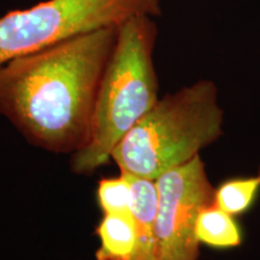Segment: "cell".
Returning <instances> with one entry per match:
<instances>
[{"instance_id":"4","label":"cell","mask_w":260,"mask_h":260,"mask_svg":"<svg viewBox=\"0 0 260 260\" xmlns=\"http://www.w3.org/2000/svg\"><path fill=\"white\" fill-rule=\"evenodd\" d=\"M159 17V0H44L0 17V68L52 45L130 17Z\"/></svg>"},{"instance_id":"3","label":"cell","mask_w":260,"mask_h":260,"mask_svg":"<svg viewBox=\"0 0 260 260\" xmlns=\"http://www.w3.org/2000/svg\"><path fill=\"white\" fill-rule=\"evenodd\" d=\"M217 98L210 80L167 94L117 144L111 159L123 174L153 181L187 164L222 135Z\"/></svg>"},{"instance_id":"6","label":"cell","mask_w":260,"mask_h":260,"mask_svg":"<svg viewBox=\"0 0 260 260\" xmlns=\"http://www.w3.org/2000/svg\"><path fill=\"white\" fill-rule=\"evenodd\" d=\"M123 174V172H122ZM132 187V213L136 225V248L132 260H158L155 217L158 188L153 180L124 174Z\"/></svg>"},{"instance_id":"7","label":"cell","mask_w":260,"mask_h":260,"mask_svg":"<svg viewBox=\"0 0 260 260\" xmlns=\"http://www.w3.org/2000/svg\"><path fill=\"white\" fill-rule=\"evenodd\" d=\"M100 246L96 260H132L136 248V225L133 213L104 214L95 230Z\"/></svg>"},{"instance_id":"9","label":"cell","mask_w":260,"mask_h":260,"mask_svg":"<svg viewBox=\"0 0 260 260\" xmlns=\"http://www.w3.org/2000/svg\"><path fill=\"white\" fill-rule=\"evenodd\" d=\"M260 190V171L252 177L230 178L214 189L213 203L232 216L247 212Z\"/></svg>"},{"instance_id":"1","label":"cell","mask_w":260,"mask_h":260,"mask_svg":"<svg viewBox=\"0 0 260 260\" xmlns=\"http://www.w3.org/2000/svg\"><path fill=\"white\" fill-rule=\"evenodd\" d=\"M117 32L96 29L9 61L0 68V115L35 147L82 149Z\"/></svg>"},{"instance_id":"2","label":"cell","mask_w":260,"mask_h":260,"mask_svg":"<svg viewBox=\"0 0 260 260\" xmlns=\"http://www.w3.org/2000/svg\"><path fill=\"white\" fill-rule=\"evenodd\" d=\"M157 38L152 16H134L118 25L98 93L89 141L71 154L75 174L90 175L107 164L117 144L160 99L153 61Z\"/></svg>"},{"instance_id":"10","label":"cell","mask_w":260,"mask_h":260,"mask_svg":"<svg viewBox=\"0 0 260 260\" xmlns=\"http://www.w3.org/2000/svg\"><path fill=\"white\" fill-rule=\"evenodd\" d=\"M96 199L100 210L106 213H132V187L124 174L118 177L102 178L98 183Z\"/></svg>"},{"instance_id":"5","label":"cell","mask_w":260,"mask_h":260,"mask_svg":"<svg viewBox=\"0 0 260 260\" xmlns=\"http://www.w3.org/2000/svg\"><path fill=\"white\" fill-rule=\"evenodd\" d=\"M155 183L158 260H198L200 243L195 236V223L200 211L214 201V188L204 161L197 155L162 174Z\"/></svg>"},{"instance_id":"8","label":"cell","mask_w":260,"mask_h":260,"mask_svg":"<svg viewBox=\"0 0 260 260\" xmlns=\"http://www.w3.org/2000/svg\"><path fill=\"white\" fill-rule=\"evenodd\" d=\"M195 236L199 243L217 249H229L241 246L242 230L234 216L212 203L198 214Z\"/></svg>"}]
</instances>
